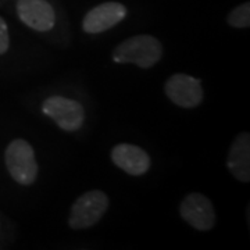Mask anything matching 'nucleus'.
I'll return each mask as SVG.
<instances>
[{
    "mask_svg": "<svg viewBox=\"0 0 250 250\" xmlns=\"http://www.w3.org/2000/svg\"><path fill=\"white\" fill-rule=\"evenodd\" d=\"M163 54L161 43L150 35H136L117 46L113 59L117 62H132L141 68H150Z\"/></svg>",
    "mask_w": 250,
    "mask_h": 250,
    "instance_id": "f257e3e1",
    "label": "nucleus"
},
{
    "mask_svg": "<svg viewBox=\"0 0 250 250\" xmlns=\"http://www.w3.org/2000/svg\"><path fill=\"white\" fill-rule=\"evenodd\" d=\"M6 166L11 178L21 185L34 184L38 175V164L32 146L22 139H16L6 149Z\"/></svg>",
    "mask_w": 250,
    "mask_h": 250,
    "instance_id": "f03ea898",
    "label": "nucleus"
},
{
    "mask_svg": "<svg viewBox=\"0 0 250 250\" xmlns=\"http://www.w3.org/2000/svg\"><path fill=\"white\" fill-rule=\"evenodd\" d=\"M108 207V197L102 190H89L80 196L71 207L68 218L74 229H85L100 221Z\"/></svg>",
    "mask_w": 250,
    "mask_h": 250,
    "instance_id": "7ed1b4c3",
    "label": "nucleus"
},
{
    "mask_svg": "<svg viewBox=\"0 0 250 250\" xmlns=\"http://www.w3.org/2000/svg\"><path fill=\"white\" fill-rule=\"evenodd\" d=\"M42 108L46 116L50 117L62 129L68 132L80 129L85 120L83 107L72 99L52 96L46 99Z\"/></svg>",
    "mask_w": 250,
    "mask_h": 250,
    "instance_id": "20e7f679",
    "label": "nucleus"
},
{
    "mask_svg": "<svg viewBox=\"0 0 250 250\" xmlns=\"http://www.w3.org/2000/svg\"><path fill=\"white\" fill-rule=\"evenodd\" d=\"M166 95L174 104L184 108L196 107L203 100L200 81L185 74L171 75L166 82Z\"/></svg>",
    "mask_w": 250,
    "mask_h": 250,
    "instance_id": "39448f33",
    "label": "nucleus"
},
{
    "mask_svg": "<svg viewBox=\"0 0 250 250\" xmlns=\"http://www.w3.org/2000/svg\"><path fill=\"white\" fill-rule=\"evenodd\" d=\"M181 217L199 231H208L214 227L215 214L211 202L202 193H189L179 207Z\"/></svg>",
    "mask_w": 250,
    "mask_h": 250,
    "instance_id": "423d86ee",
    "label": "nucleus"
},
{
    "mask_svg": "<svg viewBox=\"0 0 250 250\" xmlns=\"http://www.w3.org/2000/svg\"><path fill=\"white\" fill-rule=\"evenodd\" d=\"M125 14L126 9L121 3L107 1L86 13L82 21V28L86 34H102L121 22L125 18Z\"/></svg>",
    "mask_w": 250,
    "mask_h": 250,
    "instance_id": "0eeeda50",
    "label": "nucleus"
},
{
    "mask_svg": "<svg viewBox=\"0 0 250 250\" xmlns=\"http://www.w3.org/2000/svg\"><path fill=\"white\" fill-rule=\"evenodd\" d=\"M20 20L38 32H47L54 27L56 16L53 7L46 0H18Z\"/></svg>",
    "mask_w": 250,
    "mask_h": 250,
    "instance_id": "6e6552de",
    "label": "nucleus"
},
{
    "mask_svg": "<svg viewBox=\"0 0 250 250\" xmlns=\"http://www.w3.org/2000/svg\"><path fill=\"white\" fill-rule=\"evenodd\" d=\"M111 160L118 168L129 175H142L150 167L149 154L139 146L120 143L111 150Z\"/></svg>",
    "mask_w": 250,
    "mask_h": 250,
    "instance_id": "1a4fd4ad",
    "label": "nucleus"
},
{
    "mask_svg": "<svg viewBox=\"0 0 250 250\" xmlns=\"http://www.w3.org/2000/svg\"><path fill=\"white\" fill-rule=\"evenodd\" d=\"M228 170L241 182L250 181V136L248 132H241L229 147Z\"/></svg>",
    "mask_w": 250,
    "mask_h": 250,
    "instance_id": "9d476101",
    "label": "nucleus"
},
{
    "mask_svg": "<svg viewBox=\"0 0 250 250\" xmlns=\"http://www.w3.org/2000/svg\"><path fill=\"white\" fill-rule=\"evenodd\" d=\"M228 24L235 28H248L250 25V3L246 1L236 9H233L228 16Z\"/></svg>",
    "mask_w": 250,
    "mask_h": 250,
    "instance_id": "9b49d317",
    "label": "nucleus"
},
{
    "mask_svg": "<svg viewBox=\"0 0 250 250\" xmlns=\"http://www.w3.org/2000/svg\"><path fill=\"white\" fill-rule=\"evenodd\" d=\"M9 29L7 24L4 22V20L0 17V54H3L9 49Z\"/></svg>",
    "mask_w": 250,
    "mask_h": 250,
    "instance_id": "f8f14e48",
    "label": "nucleus"
}]
</instances>
